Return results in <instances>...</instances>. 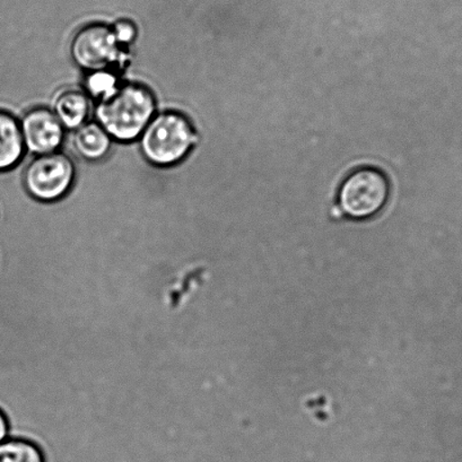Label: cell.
Instances as JSON below:
<instances>
[{"label": "cell", "mask_w": 462, "mask_h": 462, "mask_svg": "<svg viewBox=\"0 0 462 462\" xmlns=\"http://www.w3.org/2000/svg\"><path fill=\"white\" fill-rule=\"evenodd\" d=\"M156 115V100L150 88L136 83L120 85L118 91L97 103L96 121L114 141L130 143L142 136Z\"/></svg>", "instance_id": "obj_1"}, {"label": "cell", "mask_w": 462, "mask_h": 462, "mask_svg": "<svg viewBox=\"0 0 462 462\" xmlns=\"http://www.w3.org/2000/svg\"><path fill=\"white\" fill-rule=\"evenodd\" d=\"M392 185L388 174L372 165L354 169L340 185L334 217L366 222L378 217L388 205Z\"/></svg>", "instance_id": "obj_2"}, {"label": "cell", "mask_w": 462, "mask_h": 462, "mask_svg": "<svg viewBox=\"0 0 462 462\" xmlns=\"http://www.w3.org/2000/svg\"><path fill=\"white\" fill-rule=\"evenodd\" d=\"M197 141L194 125L185 115L164 111L152 116L139 137V145L147 162L171 167L189 154Z\"/></svg>", "instance_id": "obj_3"}, {"label": "cell", "mask_w": 462, "mask_h": 462, "mask_svg": "<svg viewBox=\"0 0 462 462\" xmlns=\"http://www.w3.org/2000/svg\"><path fill=\"white\" fill-rule=\"evenodd\" d=\"M76 170L73 161L61 152L35 156L25 169L23 183L31 197L40 201H56L73 187Z\"/></svg>", "instance_id": "obj_4"}, {"label": "cell", "mask_w": 462, "mask_h": 462, "mask_svg": "<svg viewBox=\"0 0 462 462\" xmlns=\"http://www.w3.org/2000/svg\"><path fill=\"white\" fill-rule=\"evenodd\" d=\"M120 44L111 26L93 23L84 26L71 42V58L84 70L109 69L119 60Z\"/></svg>", "instance_id": "obj_5"}, {"label": "cell", "mask_w": 462, "mask_h": 462, "mask_svg": "<svg viewBox=\"0 0 462 462\" xmlns=\"http://www.w3.org/2000/svg\"><path fill=\"white\" fill-rule=\"evenodd\" d=\"M25 152L35 156L58 152L64 143L65 128L52 110L34 107L20 119Z\"/></svg>", "instance_id": "obj_6"}, {"label": "cell", "mask_w": 462, "mask_h": 462, "mask_svg": "<svg viewBox=\"0 0 462 462\" xmlns=\"http://www.w3.org/2000/svg\"><path fill=\"white\" fill-rule=\"evenodd\" d=\"M24 154L20 120L12 112L0 109V173L14 169Z\"/></svg>", "instance_id": "obj_7"}, {"label": "cell", "mask_w": 462, "mask_h": 462, "mask_svg": "<svg viewBox=\"0 0 462 462\" xmlns=\"http://www.w3.org/2000/svg\"><path fill=\"white\" fill-rule=\"evenodd\" d=\"M91 98L79 89H69L56 97L52 112L60 121L65 130H75L82 127L88 121L91 112Z\"/></svg>", "instance_id": "obj_8"}, {"label": "cell", "mask_w": 462, "mask_h": 462, "mask_svg": "<svg viewBox=\"0 0 462 462\" xmlns=\"http://www.w3.org/2000/svg\"><path fill=\"white\" fill-rule=\"evenodd\" d=\"M112 139L97 121H88L75 130L74 148L84 160L98 162L106 158L111 150Z\"/></svg>", "instance_id": "obj_9"}, {"label": "cell", "mask_w": 462, "mask_h": 462, "mask_svg": "<svg viewBox=\"0 0 462 462\" xmlns=\"http://www.w3.org/2000/svg\"><path fill=\"white\" fill-rule=\"evenodd\" d=\"M0 462H46L37 444L24 439H6L0 443Z\"/></svg>", "instance_id": "obj_10"}, {"label": "cell", "mask_w": 462, "mask_h": 462, "mask_svg": "<svg viewBox=\"0 0 462 462\" xmlns=\"http://www.w3.org/2000/svg\"><path fill=\"white\" fill-rule=\"evenodd\" d=\"M84 85L88 97L98 102L111 97L120 88L118 78L110 69L89 71Z\"/></svg>", "instance_id": "obj_11"}, {"label": "cell", "mask_w": 462, "mask_h": 462, "mask_svg": "<svg viewBox=\"0 0 462 462\" xmlns=\"http://www.w3.org/2000/svg\"><path fill=\"white\" fill-rule=\"evenodd\" d=\"M112 30H114L116 42H119L120 46L133 43L134 40L136 39V26L128 20H120L116 22V23L112 26Z\"/></svg>", "instance_id": "obj_12"}, {"label": "cell", "mask_w": 462, "mask_h": 462, "mask_svg": "<svg viewBox=\"0 0 462 462\" xmlns=\"http://www.w3.org/2000/svg\"><path fill=\"white\" fill-rule=\"evenodd\" d=\"M8 433H10V423L5 412L0 410V443L8 439Z\"/></svg>", "instance_id": "obj_13"}]
</instances>
